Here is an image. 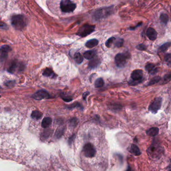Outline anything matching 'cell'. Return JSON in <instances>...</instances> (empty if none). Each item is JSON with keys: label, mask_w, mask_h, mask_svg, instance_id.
I'll return each mask as SVG.
<instances>
[{"label": "cell", "mask_w": 171, "mask_h": 171, "mask_svg": "<svg viewBox=\"0 0 171 171\" xmlns=\"http://www.w3.org/2000/svg\"><path fill=\"white\" fill-rule=\"evenodd\" d=\"M114 6L103 7L98 9L94 12L92 15L93 19L95 21L105 19L111 15L114 10Z\"/></svg>", "instance_id": "6da1fadb"}, {"label": "cell", "mask_w": 171, "mask_h": 171, "mask_svg": "<svg viewBox=\"0 0 171 171\" xmlns=\"http://www.w3.org/2000/svg\"><path fill=\"white\" fill-rule=\"evenodd\" d=\"M82 153L87 159H94L97 154V147L92 142H87L83 145Z\"/></svg>", "instance_id": "7a4b0ae2"}, {"label": "cell", "mask_w": 171, "mask_h": 171, "mask_svg": "<svg viewBox=\"0 0 171 171\" xmlns=\"http://www.w3.org/2000/svg\"><path fill=\"white\" fill-rule=\"evenodd\" d=\"M11 23L16 29L21 30L24 29L27 24L25 17L21 15L13 16L11 18Z\"/></svg>", "instance_id": "3957f363"}, {"label": "cell", "mask_w": 171, "mask_h": 171, "mask_svg": "<svg viewBox=\"0 0 171 171\" xmlns=\"http://www.w3.org/2000/svg\"><path fill=\"white\" fill-rule=\"evenodd\" d=\"M130 77L132 80L129 82V85L132 86L137 85L141 83L144 80L143 71L141 69L135 70L130 75Z\"/></svg>", "instance_id": "277c9868"}, {"label": "cell", "mask_w": 171, "mask_h": 171, "mask_svg": "<svg viewBox=\"0 0 171 171\" xmlns=\"http://www.w3.org/2000/svg\"><path fill=\"white\" fill-rule=\"evenodd\" d=\"M129 57L130 55L127 53H118L114 58L116 66L119 68H123L127 64Z\"/></svg>", "instance_id": "5b68a950"}, {"label": "cell", "mask_w": 171, "mask_h": 171, "mask_svg": "<svg viewBox=\"0 0 171 171\" xmlns=\"http://www.w3.org/2000/svg\"><path fill=\"white\" fill-rule=\"evenodd\" d=\"M95 25L84 24L80 28L76 33V35L81 37H85L93 33L95 30Z\"/></svg>", "instance_id": "8992f818"}, {"label": "cell", "mask_w": 171, "mask_h": 171, "mask_svg": "<svg viewBox=\"0 0 171 171\" xmlns=\"http://www.w3.org/2000/svg\"><path fill=\"white\" fill-rule=\"evenodd\" d=\"M60 7L62 12L66 13L73 12L76 8V4L69 0H63L60 2Z\"/></svg>", "instance_id": "52a82bcc"}, {"label": "cell", "mask_w": 171, "mask_h": 171, "mask_svg": "<svg viewBox=\"0 0 171 171\" xmlns=\"http://www.w3.org/2000/svg\"><path fill=\"white\" fill-rule=\"evenodd\" d=\"M163 99L161 97H157L155 98L149 107V110L152 114H157L160 109L162 104Z\"/></svg>", "instance_id": "ba28073f"}, {"label": "cell", "mask_w": 171, "mask_h": 171, "mask_svg": "<svg viewBox=\"0 0 171 171\" xmlns=\"http://www.w3.org/2000/svg\"><path fill=\"white\" fill-rule=\"evenodd\" d=\"M32 97L34 99L37 100H41L44 98H49V94L46 90H39L34 93L32 95Z\"/></svg>", "instance_id": "9c48e42d"}, {"label": "cell", "mask_w": 171, "mask_h": 171, "mask_svg": "<svg viewBox=\"0 0 171 171\" xmlns=\"http://www.w3.org/2000/svg\"><path fill=\"white\" fill-rule=\"evenodd\" d=\"M146 35L151 41H154L157 38V32L152 28L150 27L147 29L146 32Z\"/></svg>", "instance_id": "30bf717a"}, {"label": "cell", "mask_w": 171, "mask_h": 171, "mask_svg": "<svg viewBox=\"0 0 171 171\" xmlns=\"http://www.w3.org/2000/svg\"><path fill=\"white\" fill-rule=\"evenodd\" d=\"M145 69L148 73L151 75H155L157 73L158 69L156 68V66L153 63H147L145 66Z\"/></svg>", "instance_id": "8fae6325"}, {"label": "cell", "mask_w": 171, "mask_h": 171, "mask_svg": "<svg viewBox=\"0 0 171 171\" xmlns=\"http://www.w3.org/2000/svg\"><path fill=\"white\" fill-rule=\"evenodd\" d=\"M159 147L160 146L157 145V143H155V142H154L148 150L150 154H151V155L153 157L154 156L155 154H156V156H157V154L159 152L160 154L159 151V149H160Z\"/></svg>", "instance_id": "7c38bea8"}, {"label": "cell", "mask_w": 171, "mask_h": 171, "mask_svg": "<svg viewBox=\"0 0 171 171\" xmlns=\"http://www.w3.org/2000/svg\"><path fill=\"white\" fill-rule=\"evenodd\" d=\"M97 52L95 50H88L83 53V57L87 60H92L97 56Z\"/></svg>", "instance_id": "4fadbf2b"}, {"label": "cell", "mask_w": 171, "mask_h": 171, "mask_svg": "<svg viewBox=\"0 0 171 171\" xmlns=\"http://www.w3.org/2000/svg\"><path fill=\"white\" fill-rule=\"evenodd\" d=\"M10 51H11V48L7 45H3L0 48V54L2 57H6Z\"/></svg>", "instance_id": "5bb4252c"}, {"label": "cell", "mask_w": 171, "mask_h": 171, "mask_svg": "<svg viewBox=\"0 0 171 171\" xmlns=\"http://www.w3.org/2000/svg\"><path fill=\"white\" fill-rule=\"evenodd\" d=\"M100 60L98 58H93L88 63V67L90 69H94L97 68V67L100 64Z\"/></svg>", "instance_id": "9a60e30c"}, {"label": "cell", "mask_w": 171, "mask_h": 171, "mask_svg": "<svg viewBox=\"0 0 171 171\" xmlns=\"http://www.w3.org/2000/svg\"><path fill=\"white\" fill-rule=\"evenodd\" d=\"M99 41L97 39H90L85 43V46L88 48H92L98 45Z\"/></svg>", "instance_id": "2e32d148"}, {"label": "cell", "mask_w": 171, "mask_h": 171, "mask_svg": "<svg viewBox=\"0 0 171 171\" xmlns=\"http://www.w3.org/2000/svg\"><path fill=\"white\" fill-rule=\"evenodd\" d=\"M130 152L135 156H139L141 154V151L139 149V147L135 144H132L130 146Z\"/></svg>", "instance_id": "e0dca14e"}, {"label": "cell", "mask_w": 171, "mask_h": 171, "mask_svg": "<svg viewBox=\"0 0 171 171\" xmlns=\"http://www.w3.org/2000/svg\"><path fill=\"white\" fill-rule=\"evenodd\" d=\"M159 132V130L157 127H151L147 130L146 134L147 135L151 137H155Z\"/></svg>", "instance_id": "ac0fdd59"}, {"label": "cell", "mask_w": 171, "mask_h": 171, "mask_svg": "<svg viewBox=\"0 0 171 171\" xmlns=\"http://www.w3.org/2000/svg\"><path fill=\"white\" fill-rule=\"evenodd\" d=\"M74 59L77 64H80L83 61V57L79 52H76L74 55Z\"/></svg>", "instance_id": "d6986e66"}, {"label": "cell", "mask_w": 171, "mask_h": 171, "mask_svg": "<svg viewBox=\"0 0 171 171\" xmlns=\"http://www.w3.org/2000/svg\"><path fill=\"white\" fill-rule=\"evenodd\" d=\"M52 121V119L50 117H46L44 118L43 119L41 125L44 128H47V127H49V126L51 125Z\"/></svg>", "instance_id": "ffe728a7"}, {"label": "cell", "mask_w": 171, "mask_h": 171, "mask_svg": "<svg viewBox=\"0 0 171 171\" xmlns=\"http://www.w3.org/2000/svg\"><path fill=\"white\" fill-rule=\"evenodd\" d=\"M160 21L162 24L166 25L167 24H168L169 20V17L167 14L163 13L161 14L160 17Z\"/></svg>", "instance_id": "44dd1931"}, {"label": "cell", "mask_w": 171, "mask_h": 171, "mask_svg": "<svg viewBox=\"0 0 171 171\" xmlns=\"http://www.w3.org/2000/svg\"><path fill=\"white\" fill-rule=\"evenodd\" d=\"M171 46V42H168L165 43L164 44L161 45L159 48H158V52H164L165 51H167L169 48Z\"/></svg>", "instance_id": "7402d4cb"}, {"label": "cell", "mask_w": 171, "mask_h": 171, "mask_svg": "<svg viewBox=\"0 0 171 171\" xmlns=\"http://www.w3.org/2000/svg\"><path fill=\"white\" fill-rule=\"evenodd\" d=\"M18 66V64L16 61H13L9 66L8 71L11 73H14Z\"/></svg>", "instance_id": "603a6c76"}, {"label": "cell", "mask_w": 171, "mask_h": 171, "mask_svg": "<svg viewBox=\"0 0 171 171\" xmlns=\"http://www.w3.org/2000/svg\"><path fill=\"white\" fill-rule=\"evenodd\" d=\"M104 82L103 79L101 77L97 78L94 82V87L96 88L102 87L104 85Z\"/></svg>", "instance_id": "cb8c5ba5"}, {"label": "cell", "mask_w": 171, "mask_h": 171, "mask_svg": "<svg viewBox=\"0 0 171 171\" xmlns=\"http://www.w3.org/2000/svg\"><path fill=\"white\" fill-rule=\"evenodd\" d=\"M124 40L122 38H119L117 39H115V41L114 42V45L115 47L120 48L122 47L124 45Z\"/></svg>", "instance_id": "d4e9b609"}, {"label": "cell", "mask_w": 171, "mask_h": 171, "mask_svg": "<svg viewBox=\"0 0 171 171\" xmlns=\"http://www.w3.org/2000/svg\"><path fill=\"white\" fill-rule=\"evenodd\" d=\"M42 117V114L38 110H34L31 114V117L33 119H40Z\"/></svg>", "instance_id": "484cf974"}, {"label": "cell", "mask_w": 171, "mask_h": 171, "mask_svg": "<svg viewBox=\"0 0 171 171\" xmlns=\"http://www.w3.org/2000/svg\"><path fill=\"white\" fill-rule=\"evenodd\" d=\"M43 75L45 76H47V77H50V76H53L54 75V73L52 71V70L50 69V68H46L43 71Z\"/></svg>", "instance_id": "4316f807"}, {"label": "cell", "mask_w": 171, "mask_h": 171, "mask_svg": "<svg viewBox=\"0 0 171 171\" xmlns=\"http://www.w3.org/2000/svg\"><path fill=\"white\" fill-rule=\"evenodd\" d=\"M160 80H161V77L160 76H156V77H153L152 79H151V80L148 83L147 85L155 84L158 83Z\"/></svg>", "instance_id": "83f0119b"}, {"label": "cell", "mask_w": 171, "mask_h": 171, "mask_svg": "<svg viewBox=\"0 0 171 171\" xmlns=\"http://www.w3.org/2000/svg\"><path fill=\"white\" fill-rule=\"evenodd\" d=\"M115 39H116V38L114 37H112L109 38L106 41V42H105V46H107V47H111V46H112V44H114Z\"/></svg>", "instance_id": "f1b7e54d"}, {"label": "cell", "mask_w": 171, "mask_h": 171, "mask_svg": "<svg viewBox=\"0 0 171 171\" xmlns=\"http://www.w3.org/2000/svg\"><path fill=\"white\" fill-rule=\"evenodd\" d=\"M75 107H78L79 109H83V107H82V105L79 102H75L71 105L67 106V108L69 109H74Z\"/></svg>", "instance_id": "f546056e"}, {"label": "cell", "mask_w": 171, "mask_h": 171, "mask_svg": "<svg viewBox=\"0 0 171 171\" xmlns=\"http://www.w3.org/2000/svg\"><path fill=\"white\" fill-rule=\"evenodd\" d=\"M78 119L76 118H74V117L72 118L70 120V125L72 127H74L78 124Z\"/></svg>", "instance_id": "4dcf8cb0"}, {"label": "cell", "mask_w": 171, "mask_h": 171, "mask_svg": "<svg viewBox=\"0 0 171 171\" xmlns=\"http://www.w3.org/2000/svg\"><path fill=\"white\" fill-rule=\"evenodd\" d=\"M61 98L63 100L65 101V102H70L72 100V98L70 96H68V95H61Z\"/></svg>", "instance_id": "1f68e13d"}, {"label": "cell", "mask_w": 171, "mask_h": 171, "mask_svg": "<svg viewBox=\"0 0 171 171\" xmlns=\"http://www.w3.org/2000/svg\"><path fill=\"white\" fill-rule=\"evenodd\" d=\"M165 61L168 63V65L171 64V55L170 53H168L165 56Z\"/></svg>", "instance_id": "d6a6232c"}, {"label": "cell", "mask_w": 171, "mask_h": 171, "mask_svg": "<svg viewBox=\"0 0 171 171\" xmlns=\"http://www.w3.org/2000/svg\"><path fill=\"white\" fill-rule=\"evenodd\" d=\"M136 48L137 50H141V51H144L147 49V46L144 44H138L137 46H136Z\"/></svg>", "instance_id": "836d02e7"}, {"label": "cell", "mask_w": 171, "mask_h": 171, "mask_svg": "<svg viewBox=\"0 0 171 171\" xmlns=\"http://www.w3.org/2000/svg\"><path fill=\"white\" fill-rule=\"evenodd\" d=\"M171 73L170 72V73H168V74H166L165 75L164 77V80L166 82H170V80H171Z\"/></svg>", "instance_id": "e575fe53"}, {"label": "cell", "mask_w": 171, "mask_h": 171, "mask_svg": "<svg viewBox=\"0 0 171 171\" xmlns=\"http://www.w3.org/2000/svg\"><path fill=\"white\" fill-rule=\"evenodd\" d=\"M0 28L4 29H7L8 28V26H7L6 24L0 21Z\"/></svg>", "instance_id": "d590c367"}, {"label": "cell", "mask_w": 171, "mask_h": 171, "mask_svg": "<svg viewBox=\"0 0 171 171\" xmlns=\"http://www.w3.org/2000/svg\"><path fill=\"white\" fill-rule=\"evenodd\" d=\"M142 22H141V23H139L136 26H134V27H131L129 29L130 30H135L136 29V28L138 27H140V26H141L142 25Z\"/></svg>", "instance_id": "8d00e7d4"}, {"label": "cell", "mask_w": 171, "mask_h": 171, "mask_svg": "<svg viewBox=\"0 0 171 171\" xmlns=\"http://www.w3.org/2000/svg\"><path fill=\"white\" fill-rule=\"evenodd\" d=\"M63 130H58L57 132H56V136L58 137H61L63 134Z\"/></svg>", "instance_id": "74e56055"}, {"label": "cell", "mask_w": 171, "mask_h": 171, "mask_svg": "<svg viewBox=\"0 0 171 171\" xmlns=\"http://www.w3.org/2000/svg\"><path fill=\"white\" fill-rule=\"evenodd\" d=\"M90 94V92H85L83 93V95H82V97H83V98L84 99V100H86V98Z\"/></svg>", "instance_id": "f35d334b"}, {"label": "cell", "mask_w": 171, "mask_h": 171, "mask_svg": "<svg viewBox=\"0 0 171 171\" xmlns=\"http://www.w3.org/2000/svg\"><path fill=\"white\" fill-rule=\"evenodd\" d=\"M75 135H73V136H72L70 138L69 140V141H68V142H69V144H71L72 142H73V140H74L75 139Z\"/></svg>", "instance_id": "ab89813d"}, {"label": "cell", "mask_w": 171, "mask_h": 171, "mask_svg": "<svg viewBox=\"0 0 171 171\" xmlns=\"http://www.w3.org/2000/svg\"><path fill=\"white\" fill-rule=\"evenodd\" d=\"M126 171H134L132 170V168L130 167V166H129V167H128V168H127V170H126Z\"/></svg>", "instance_id": "60d3db41"}, {"label": "cell", "mask_w": 171, "mask_h": 171, "mask_svg": "<svg viewBox=\"0 0 171 171\" xmlns=\"http://www.w3.org/2000/svg\"></svg>", "instance_id": "b9f144b4"}]
</instances>
